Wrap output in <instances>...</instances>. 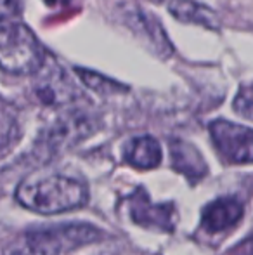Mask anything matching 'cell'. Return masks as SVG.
<instances>
[{"label": "cell", "instance_id": "6da1fadb", "mask_svg": "<svg viewBox=\"0 0 253 255\" xmlns=\"http://www.w3.org/2000/svg\"><path fill=\"white\" fill-rule=\"evenodd\" d=\"M87 196L84 182L58 174L26 179L16 191L17 202L40 214H59L82 207Z\"/></svg>", "mask_w": 253, "mask_h": 255}, {"label": "cell", "instance_id": "7a4b0ae2", "mask_svg": "<svg viewBox=\"0 0 253 255\" xmlns=\"http://www.w3.org/2000/svg\"><path fill=\"white\" fill-rule=\"evenodd\" d=\"M101 236L97 229L87 224H63L24 235L7 255H66Z\"/></svg>", "mask_w": 253, "mask_h": 255}, {"label": "cell", "instance_id": "3957f363", "mask_svg": "<svg viewBox=\"0 0 253 255\" xmlns=\"http://www.w3.org/2000/svg\"><path fill=\"white\" fill-rule=\"evenodd\" d=\"M45 63L40 42L23 24L0 26V68L12 75L38 73Z\"/></svg>", "mask_w": 253, "mask_h": 255}, {"label": "cell", "instance_id": "277c9868", "mask_svg": "<svg viewBox=\"0 0 253 255\" xmlns=\"http://www.w3.org/2000/svg\"><path fill=\"white\" fill-rule=\"evenodd\" d=\"M210 134L217 149L234 163H253V128L227 120L210 124Z\"/></svg>", "mask_w": 253, "mask_h": 255}, {"label": "cell", "instance_id": "5b68a950", "mask_svg": "<svg viewBox=\"0 0 253 255\" xmlns=\"http://www.w3.org/2000/svg\"><path fill=\"white\" fill-rule=\"evenodd\" d=\"M38 73H40V78L37 84V94L44 103L59 106V104L70 103L73 99V94H71L73 87L70 84V78L64 77L59 66L54 64L45 70L42 66Z\"/></svg>", "mask_w": 253, "mask_h": 255}, {"label": "cell", "instance_id": "8992f818", "mask_svg": "<svg viewBox=\"0 0 253 255\" xmlns=\"http://www.w3.org/2000/svg\"><path fill=\"white\" fill-rule=\"evenodd\" d=\"M243 217V207L234 198H220L210 203L203 212L201 224L206 231H224Z\"/></svg>", "mask_w": 253, "mask_h": 255}, {"label": "cell", "instance_id": "52a82bcc", "mask_svg": "<svg viewBox=\"0 0 253 255\" xmlns=\"http://www.w3.org/2000/svg\"><path fill=\"white\" fill-rule=\"evenodd\" d=\"M130 214L132 219L139 224H151L160 228H172L173 224V210L172 207L165 205H151L148 202V196L142 191H137L130 200Z\"/></svg>", "mask_w": 253, "mask_h": 255}, {"label": "cell", "instance_id": "ba28073f", "mask_svg": "<svg viewBox=\"0 0 253 255\" xmlns=\"http://www.w3.org/2000/svg\"><path fill=\"white\" fill-rule=\"evenodd\" d=\"M125 161L135 168H155L162 161V148L160 142L151 135H142V137L132 139L123 149Z\"/></svg>", "mask_w": 253, "mask_h": 255}, {"label": "cell", "instance_id": "9c48e42d", "mask_svg": "<svg viewBox=\"0 0 253 255\" xmlns=\"http://www.w3.org/2000/svg\"><path fill=\"white\" fill-rule=\"evenodd\" d=\"M169 10L173 17L182 23L201 24L210 30H219L220 21L210 7L196 2V0H170Z\"/></svg>", "mask_w": 253, "mask_h": 255}, {"label": "cell", "instance_id": "30bf717a", "mask_svg": "<svg viewBox=\"0 0 253 255\" xmlns=\"http://www.w3.org/2000/svg\"><path fill=\"white\" fill-rule=\"evenodd\" d=\"M19 139V125L9 110L0 108V156L5 154Z\"/></svg>", "mask_w": 253, "mask_h": 255}, {"label": "cell", "instance_id": "8fae6325", "mask_svg": "<svg viewBox=\"0 0 253 255\" xmlns=\"http://www.w3.org/2000/svg\"><path fill=\"white\" fill-rule=\"evenodd\" d=\"M234 110L241 117L253 120V82L240 89L236 99H234Z\"/></svg>", "mask_w": 253, "mask_h": 255}, {"label": "cell", "instance_id": "7c38bea8", "mask_svg": "<svg viewBox=\"0 0 253 255\" xmlns=\"http://www.w3.org/2000/svg\"><path fill=\"white\" fill-rule=\"evenodd\" d=\"M16 10L14 0H0V21L9 19Z\"/></svg>", "mask_w": 253, "mask_h": 255}, {"label": "cell", "instance_id": "4fadbf2b", "mask_svg": "<svg viewBox=\"0 0 253 255\" xmlns=\"http://www.w3.org/2000/svg\"><path fill=\"white\" fill-rule=\"evenodd\" d=\"M234 255H253V238H248L233 250Z\"/></svg>", "mask_w": 253, "mask_h": 255}]
</instances>
